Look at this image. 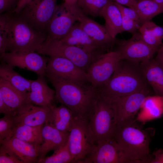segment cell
<instances>
[{
	"label": "cell",
	"mask_w": 163,
	"mask_h": 163,
	"mask_svg": "<svg viewBox=\"0 0 163 163\" xmlns=\"http://www.w3.org/2000/svg\"><path fill=\"white\" fill-rule=\"evenodd\" d=\"M54 1H56V0H54Z\"/></svg>",
	"instance_id": "46"
},
{
	"label": "cell",
	"mask_w": 163,
	"mask_h": 163,
	"mask_svg": "<svg viewBox=\"0 0 163 163\" xmlns=\"http://www.w3.org/2000/svg\"><path fill=\"white\" fill-rule=\"evenodd\" d=\"M156 2L161 5H163V0H153Z\"/></svg>",
	"instance_id": "44"
},
{
	"label": "cell",
	"mask_w": 163,
	"mask_h": 163,
	"mask_svg": "<svg viewBox=\"0 0 163 163\" xmlns=\"http://www.w3.org/2000/svg\"><path fill=\"white\" fill-rule=\"evenodd\" d=\"M37 52L39 54L50 56H57L67 59L87 73L92 62L100 55L87 53L60 40L47 37Z\"/></svg>",
	"instance_id": "6"
},
{
	"label": "cell",
	"mask_w": 163,
	"mask_h": 163,
	"mask_svg": "<svg viewBox=\"0 0 163 163\" xmlns=\"http://www.w3.org/2000/svg\"><path fill=\"white\" fill-rule=\"evenodd\" d=\"M68 142L74 162L80 163L95 145L86 119L75 117Z\"/></svg>",
	"instance_id": "7"
},
{
	"label": "cell",
	"mask_w": 163,
	"mask_h": 163,
	"mask_svg": "<svg viewBox=\"0 0 163 163\" xmlns=\"http://www.w3.org/2000/svg\"><path fill=\"white\" fill-rule=\"evenodd\" d=\"M86 120L95 144L113 137L117 123L115 110L110 101L98 93Z\"/></svg>",
	"instance_id": "5"
},
{
	"label": "cell",
	"mask_w": 163,
	"mask_h": 163,
	"mask_svg": "<svg viewBox=\"0 0 163 163\" xmlns=\"http://www.w3.org/2000/svg\"><path fill=\"white\" fill-rule=\"evenodd\" d=\"M80 163H130L113 138L95 144L91 153Z\"/></svg>",
	"instance_id": "15"
},
{
	"label": "cell",
	"mask_w": 163,
	"mask_h": 163,
	"mask_svg": "<svg viewBox=\"0 0 163 163\" xmlns=\"http://www.w3.org/2000/svg\"><path fill=\"white\" fill-rule=\"evenodd\" d=\"M134 9L138 16L141 25L163 13V5L153 0H138Z\"/></svg>",
	"instance_id": "30"
},
{
	"label": "cell",
	"mask_w": 163,
	"mask_h": 163,
	"mask_svg": "<svg viewBox=\"0 0 163 163\" xmlns=\"http://www.w3.org/2000/svg\"><path fill=\"white\" fill-rule=\"evenodd\" d=\"M114 2L122 14L136 21L141 26L138 16L134 9L127 8L121 4L115 2Z\"/></svg>",
	"instance_id": "36"
},
{
	"label": "cell",
	"mask_w": 163,
	"mask_h": 163,
	"mask_svg": "<svg viewBox=\"0 0 163 163\" xmlns=\"http://www.w3.org/2000/svg\"><path fill=\"white\" fill-rule=\"evenodd\" d=\"M136 119L146 122L160 118L163 115V97L155 95L148 96L145 100Z\"/></svg>",
	"instance_id": "26"
},
{
	"label": "cell",
	"mask_w": 163,
	"mask_h": 163,
	"mask_svg": "<svg viewBox=\"0 0 163 163\" xmlns=\"http://www.w3.org/2000/svg\"><path fill=\"white\" fill-rule=\"evenodd\" d=\"M122 14V27L123 31L132 34L139 31L141 25L136 21Z\"/></svg>",
	"instance_id": "35"
},
{
	"label": "cell",
	"mask_w": 163,
	"mask_h": 163,
	"mask_svg": "<svg viewBox=\"0 0 163 163\" xmlns=\"http://www.w3.org/2000/svg\"><path fill=\"white\" fill-rule=\"evenodd\" d=\"M56 2L54 0H31L18 14L19 17L36 30L46 33Z\"/></svg>",
	"instance_id": "9"
},
{
	"label": "cell",
	"mask_w": 163,
	"mask_h": 163,
	"mask_svg": "<svg viewBox=\"0 0 163 163\" xmlns=\"http://www.w3.org/2000/svg\"><path fill=\"white\" fill-rule=\"evenodd\" d=\"M150 87L126 96L110 101L115 110L117 124L135 120V116L140 109L145 100L152 95Z\"/></svg>",
	"instance_id": "13"
},
{
	"label": "cell",
	"mask_w": 163,
	"mask_h": 163,
	"mask_svg": "<svg viewBox=\"0 0 163 163\" xmlns=\"http://www.w3.org/2000/svg\"><path fill=\"white\" fill-rule=\"evenodd\" d=\"M69 133L60 131L48 122L44 124L42 128V142L37 148L38 161L46 157L49 152L54 151L65 144L68 140Z\"/></svg>",
	"instance_id": "18"
},
{
	"label": "cell",
	"mask_w": 163,
	"mask_h": 163,
	"mask_svg": "<svg viewBox=\"0 0 163 163\" xmlns=\"http://www.w3.org/2000/svg\"><path fill=\"white\" fill-rule=\"evenodd\" d=\"M149 87L140 62L121 59L109 79L96 89L99 94L111 101Z\"/></svg>",
	"instance_id": "2"
},
{
	"label": "cell",
	"mask_w": 163,
	"mask_h": 163,
	"mask_svg": "<svg viewBox=\"0 0 163 163\" xmlns=\"http://www.w3.org/2000/svg\"><path fill=\"white\" fill-rule=\"evenodd\" d=\"M79 0H64V2L66 4L70 5L77 4Z\"/></svg>",
	"instance_id": "43"
},
{
	"label": "cell",
	"mask_w": 163,
	"mask_h": 163,
	"mask_svg": "<svg viewBox=\"0 0 163 163\" xmlns=\"http://www.w3.org/2000/svg\"><path fill=\"white\" fill-rule=\"evenodd\" d=\"M47 37L19 17L10 16L6 51H37Z\"/></svg>",
	"instance_id": "4"
},
{
	"label": "cell",
	"mask_w": 163,
	"mask_h": 163,
	"mask_svg": "<svg viewBox=\"0 0 163 163\" xmlns=\"http://www.w3.org/2000/svg\"><path fill=\"white\" fill-rule=\"evenodd\" d=\"M55 89V99L69 108L74 115L87 119L98 95L90 83L50 80Z\"/></svg>",
	"instance_id": "3"
},
{
	"label": "cell",
	"mask_w": 163,
	"mask_h": 163,
	"mask_svg": "<svg viewBox=\"0 0 163 163\" xmlns=\"http://www.w3.org/2000/svg\"><path fill=\"white\" fill-rule=\"evenodd\" d=\"M0 113L3 114L4 115H14L15 113L11 108L5 102L0 96Z\"/></svg>",
	"instance_id": "39"
},
{
	"label": "cell",
	"mask_w": 163,
	"mask_h": 163,
	"mask_svg": "<svg viewBox=\"0 0 163 163\" xmlns=\"http://www.w3.org/2000/svg\"><path fill=\"white\" fill-rule=\"evenodd\" d=\"M139 31L143 40L147 44L158 49L163 43V27L149 21L142 24Z\"/></svg>",
	"instance_id": "29"
},
{
	"label": "cell",
	"mask_w": 163,
	"mask_h": 163,
	"mask_svg": "<svg viewBox=\"0 0 163 163\" xmlns=\"http://www.w3.org/2000/svg\"><path fill=\"white\" fill-rule=\"evenodd\" d=\"M154 132L152 128L144 129L135 119L117 123L113 138L130 163H150V143Z\"/></svg>",
	"instance_id": "1"
},
{
	"label": "cell",
	"mask_w": 163,
	"mask_h": 163,
	"mask_svg": "<svg viewBox=\"0 0 163 163\" xmlns=\"http://www.w3.org/2000/svg\"><path fill=\"white\" fill-rule=\"evenodd\" d=\"M111 0H79L77 4L83 14L93 17L100 16L101 13Z\"/></svg>",
	"instance_id": "31"
},
{
	"label": "cell",
	"mask_w": 163,
	"mask_h": 163,
	"mask_svg": "<svg viewBox=\"0 0 163 163\" xmlns=\"http://www.w3.org/2000/svg\"><path fill=\"white\" fill-rule=\"evenodd\" d=\"M100 16L104 19V26L113 38L124 32L121 13L113 2L110 1L102 10Z\"/></svg>",
	"instance_id": "25"
},
{
	"label": "cell",
	"mask_w": 163,
	"mask_h": 163,
	"mask_svg": "<svg viewBox=\"0 0 163 163\" xmlns=\"http://www.w3.org/2000/svg\"></svg>",
	"instance_id": "47"
},
{
	"label": "cell",
	"mask_w": 163,
	"mask_h": 163,
	"mask_svg": "<svg viewBox=\"0 0 163 163\" xmlns=\"http://www.w3.org/2000/svg\"><path fill=\"white\" fill-rule=\"evenodd\" d=\"M114 44L116 45V48L113 51L119 54L121 59L140 63L152 58L158 50L144 41L139 31L128 40L116 38Z\"/></svg>",
	"instance_id": "11"
},
{
	"label": "cell",
	"mask_w": 163,
	"mask_h": 163,
	"mask_svg": "<svg viewBox=\"0 0 163 163\" xmlns=\"http://www.w3.org/2000/svg\"><path fill=\"white\" fill-rule=\"evenodd\" d=\"M132 1H133L136 4L137 2V0H131Z\"/></svg>",
	"instance_id": "45"
},
{
	"label": "cell",
	"mask_w": 163,
	"mask_h": 163,
	"mask_svg": "<svg viewBox=\"0 0 163 163\" xmlns=\"http://www.w3.org/2000/svg\"><path fill=\"white\" fill-rule=\"evenodd\" d=\"M121 59L119 54L113 50L98 56L92 62L87 72L92 86L97 89L105 83Z\"/></svg>",
	"instance_id": "12"
},
{
	"label": "cell",
	"mask_w": 163,
	"mask_h": 163,
	"mask_svg": "<svg viewBox=\"0 0 163 163\" xmlns=\"http://www.w3.org/2000/svg\"><path fill=\"white\" fill-rule=\"evenodd\" d=\"M39 163H74L69 149L68 141L64 145L54 151L50 156L46 157L39 160Z\"/></svg>",
	"instance_id": "32"
},
{
	"label": "cell",
	"mask_w": 163,
	"mask_h": 163,
	"mask_svg": "<svg viewBox=\"0 0 163 163\" xmlns=\"http://www.w3.org/2000/svg\"><path fill=\"white\" fill-rule=\"evenodd\" d=\"M28 93L22 92L0 78V96L5 102L16 113L27 102Z\"/></svg>",
	"instance_id": "23"
},
{
	"label": "cell",
	"mask_w": 163,
	"mask_h": 163,
	"mask_svg": "<svg viewBox=\"0 0 163 163\" xmlns=\"http://www.w3.org/2000/svg\"><path fill=\"white\" fill-rule=\"evenodd\" d=\"M157 53V54L155 59L163 69V43Z\"/></svg>",
	"instance_id": "42"
},
{
	"label": "cell",
	"mask_w": 163,
	"mask_h": 163,
	"mask_svg": "<svg viewBox=\"0 0 163 163\" xmlns=\"http://www.w3.org/2000/svg\"><path fill=\"white\" fill-rule=\"evenodd\" d=\"M15 125L13 115H4L0 119V141L13 136Z\"/></svg>",
	"instance_id": "33"
},
{
	"label": "cell",
	"mask_w": 163,
	"mask_h": 163,
	"mask_svg": "<svg viewBox=\"0 0 163 163\" xmlns=\"http://www.w3.org/2000/svg\"><path fill=\"white\" fill-rule=\"evenodd\" d=\"M2 144L11 150L23 163L37 162L38 154L33 145L15 137L0 141Z\"/></svg>",
	"instance_id": "22"
},
{
	"label": "cell",
	"mask_w": 163,
	"mask_h": 163,
	"mask_svg": "<svg viewBox=\"0 0 163 163\" xmlns=\"http://www.w3.org/2000/svg\"><path fill=\"white\" fill-rule=\"evenodd\" d=\"M52 106H39L27 102L13 115L15 122L31 126H42L48 122Z\"/></svg>",
	"instance_id": "16"
},
{
	"label": "cell",
	"mask_w": 163,
	"mask_h": 163,
	"mask_svg": "<svg viewBox=\"0 0 163 163\" xmlns=\"http://www.w3.org/2000/svg\"><path fill=\"white\" fill-rule=\"evenodd\" d=\"M44 77L38 76L37 79L31 80L27 101L35 105L50 107L56 100L55 92L48 85Z\"/></svg>",
	"instance_id": "20"
},
{
	"label": "cell",
	"mask_w": 163,
	"mask_h": 163,
	"mask_svg": "<svg viewBox=\"0 0 163 163\" xmlns=\"http://www.w3.org/2000/svg\"><path fill=\"white\" fill-rule=\"evenodd\" d=\"M144 77L155 95L163 97V69L155 58L141 62Z\"/></svg>",
	"instance_id": "21"
},
{
	"label": "cell",
	"mask_w": 163,
	"mask_h": 163,
	"mask_svg": "<svg viewBox=\"0 0 163 163\" xmlns=\"http://www.w3.org/2000/svg\"><path fill=\"white\" fill-rule=\"evenodd\" d=\"M45 76L49 80H57L91 83L86 72L69 59L59 56H50Z\"/></svg>",
	"instance_id": "10"
},
{
	"label": "cell",
	"mask_w": 163,
	"mask_h": 163,
	"mask_svg": "<svg viewBox=\"0 0 163 163\" xmlns=\"http://www.w3.org/2000/svg\"><path fill=\"white\" fill-rule=\"evenodd\" d=\"M18 1V0H0V14L8 11L11 10H12V11L16 7Z\"/></svg>",
	"instance_id": "37"
},
{
	"label": "cell",
	"mask_w": 163,
	"mask_h": 163,
	"mask_svg": "<svg viewBox=\"0 0 163 163\" xmlns=\"http://www.w3.org/2000/svg\"><path fill=\"white\" fill-rule=\"evenodd\" d=\"M3 62L13 66L25 69L38 76H45V70L48 59L34 51H19L5 53L1 54Z\"/></svg>",
	"instance_id": "14"
},
{
	"label": "cell",
	"mask_w": 163,
	"mask_h": 163,
	"mask_svg": "<svg viewBox=\"0 0 163 163\" xmlns=\"http://www.w3.org/2000/svg\"><path fill=\"white\" fill-rule=\"evenodd\" d=\"M83 14L77 4L70 5L64 2L56 5L47 27V37L61 39L68 33L76 21Z\"/></svg>",
	"instance_id": "8"
},
{
	"label": "cell",
	"mask_w": 163,
	"mask_h": 163,
	"mask_svg": "<svg viewBox=\"0 0 163 163\" xmlns=\"http://www.w3.org/2000/svg\"><path fill=\"white\" fill-rule=\"evenodd\" d=\"M79 24L90 37L105 53L109 52L114 45L113 38L105 27L85 14L78 19Z\"/></svg>",
	"instance_id": "17"
},
{
	"label": "cell",
	"mask_w": 163,
	"mask_h": 163,
	"mask_svg": "<svg viewBox=\"0 0 163 163\" xmlns=\"http://www.w3.org/2000/svg\"><path fill=\"white\" fill-rule=\"evenodd\" d=\"M153 158L150 163H163V149H159L152 153Z\"/></svg>",
	"instance_id": "40"
},
{
	"label": "cell",
	"mask_w": 163,
	"mask_h": 163,
	"mask_svg": "<svg viewBox=\"0 0 163 163\" xmlns=\"http://www.w3.org/2000/svg\"><path fill=\"white\" fill-rule=\"evenodd\" d=\"M14 67L2 62L0 65V78L7 81L20 91L27 93L30 90L31 80L27 79L15 72Z\"/></svg>",
	"instance_id": "27"
},
{
	"label": "cell",
	"mask_w": 163,
	"mask_h": 163,
	"mask_svg": "<svg viewBox=\"0 0 163 163\" xmlns=\"http://www.w3.org/2000/svg\"><path fill=\"white\" fill-rule=\"evenodd\" d=\"M68 45L78 48L94 55L105 53L81 28L79 24H75L68 33L60 39Z\"/></svg>",
	"instance_id": "19"
},
{
	"label": "cell",
	"mask_w": 163,
	"mask_h": 163,
	"mask_svg": "<svg viewBox=\"0 0 163 163\" xmlns=\"http://www.w3.org/2000/svg\"><path fill=\"white\" fill-rule=\"evenodd\" d=\"M0 145V163H23L11 150Z\"/></svg>",
	"instance_id": "34"
},
{
	"label": "cell",
	"mask_w": 163,
	"mask_h": 163,
	"mask_svg": "<svg viewBox=\"0 0 163 163\" xmlns=\"http://www.w3.org/2000/svg\"><path fill=\"white\" fill-rule=\"evenodd\" d=\"M31 0H18L17 6L11 13L18 14Z\"/></svg>",
	"instance_id": "41"
},
{
	"label": "cell",
	"mask_w": 163,
	"mask_h": 163,
	"mask_svg": "<svg viewBox=\"0 0 163 163\" xmlns=\"http://www.w3.org/2000/svg\"><path fill=\"white\" fill-rule=\"evenodd\" d=\"M42 126H31L15 123L12 137L33 145L37 150L42 142Z\"/></svg>",
	"instance_id": "28"
},
{
	"label": "cell",
	"mask_w": 163,
	"mask_h": 163,
	"mask_svg": "<svg viewBox=\"0 0 163 163\" xmlns=\"http://www.w3.org/2000/svg\"><path fill=\"white\" fill-rule=\"evenodd\" d=\"M75 117L72 112L65 105L62 104L57 107L53 105L48 123L60 131L69 133Z\"/></svg>",
	"instance_id": "24"
},
{
	"label": "cell",
	"mask_w": 163,
	"mask_h": 163,
	"mask_svg": "<svg viewBox=\"0 0 163 163\" xmlns=\"http://www.w3.org/2000/svg\"><path fill=\"white\" fill-rule=\"evenodd\" d=\"M8 40V29L0 31V55L6 53Z\"/></svg>",
	"instance_id": "38"
}]
</instances>
